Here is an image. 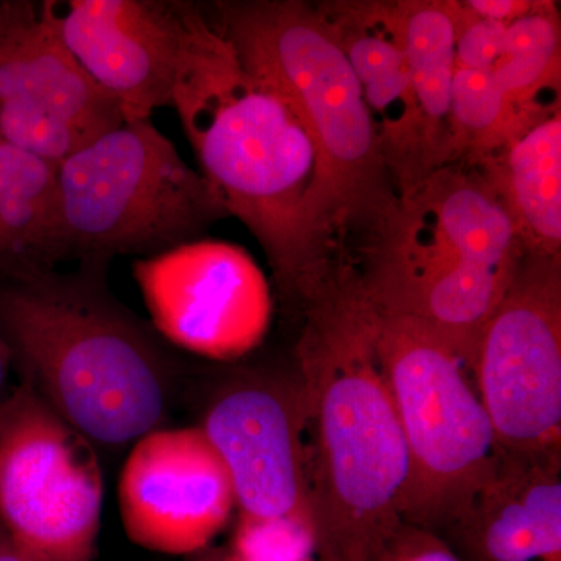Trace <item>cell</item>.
<instances>
[{"label":"cell","mask_w":561,"mask_h":561,"mask_svg":"<svg viewBox=\"0 0 561 561\" xmlns=\"http://www.w3.org/2000/svg\"><path fill=\"white\" fill-rule=\"evenodd\" d=\"M183 43L171 106L201 173L260 242L284 300L311 294L332 260L309 201L319 160L289 101L242 60L203 7L181 2Z\"/></svg>","instance_id":"obj_1"},{"label":"cell","mask_w":561,"mask_h":561,"mask_svg":"<svg viewBox=\"0 0 561 561\" xmlns=\"http://www.w3.org/2000/svg\"><path fill=\"white\" fill-rule=\"evenodd\" d=\"M297 345L316 538L373 552L402 522L409 453L376 342L378 313L339 260L301 302Z\"/></svg>","instance_id":"obj_2"},{"label":"cell","mask_w":561,"mask_h":561,"mask_svg":"<svg viewBox=\"0 0 561 561\" xmlns=\"http://www.w3.org/2000/svg\"><path fill=\"white\" fill-rule=\"evenodd\" d=\"M110 262L80 261L0 280V335L24 383L92 445L122 448L171 409L164 341L106 283Z\"/></svg>","instance_id":"obj_3"},{"label":"cell","mask_w":561,"mask_h":561,"mask_svg":"<svg viewBox=\"0 0 561 561\" xmlns=\"http://www.w3.org/2000/svg\"><path fill=\"white\" fill-rule=\"evenodd\" d=\"M360 251L354 272L376 311L430 328L471 371L527 250L482 173L451 162L400 195Z\"/></svg>","instance_id":"obj_4"},{"label":"cell","mask_w":561,"mask_h":561,"mask_svg":"<svg viewBox=\"0 0 561 561\" xmlns=\"http://www.w3.org/2000/svg\"><path fill=\"white\" fill-rule=\"evenodd\" d=\"M254 72L289 101L317 151L309 201L328 257L362 242L398 201L356 76L316 5L298 0H234L205 9Z\"/></svg>","instance_id":"obj_5"},{"label":"cell","mask_w":561,"mask_h":561,"mask_svg":"<svg viewBox=\"0 0 561 561\" xmlns=\"http://www.w3.org/2000/svg\"><path fill=\"white\" fill-rule=\"evenodd\" d=\"M58 191L62 262L154 256L231 217L151 121L122 122L70 154Z\"/></svg>","instance_id":"obj_6"},{"label":"cell","mask_w":561,"mask_h":561,"mask_svg":"<svg viewBox=\"0 0 561 561\" xmlns=\"http://www.w3.org/2000/svg\"><path fill=\"white\" fill-rule=\"evenodd\" d=\"M376 313L379 360L411 467L402 522L437 530L489 479L500 446L456 351L419 321Z\"/></svg>","instance_id":"obj_7"},{"label":"cell","mask_w":561,"mask_h":561,"mask_svg":"<svg viewBox=\"0 0 561 561\" xmlns=\"http://www.w3.org/2000/svg\"><path fill=\"white\" fill-rule=\"evenodd\" d=\"M102 508L95 446L22 382L0 401V527L28 561H92Z\"/></svg>","instance_id":"obj_8"},{"label":"cell","mask_w":561,"mask_h":561,"mask_svg":"<svg viewBox=\"0 0 561 561\" xmlns=\"http://www.w3.org/2000/svg\"><path fill=\"white\" fill-rule=\"evenodd\" d=\"M471 373L501 453H561V256L526 251Z\"/></svg>","instance_id":"obj_9"},{"label":"cell","mask_w":561,"mask_h":561,"mask_svg":"<svg viewBox=\"0 0 561 561\" xmlns=\"http://www.w3.org/2000/svg\"><path fill=\"white\" fill-rule=\"evenodd\" d=\"M122 122L62 41L54 2L0 0V138L60 165Z\"/></svg>","instance_id":"obj_10"},{"label":"cell","mask_w":561,"mask_h":561,"mask_svg":"<svg viewBox=\"0 0 561 561\" xmlns=\"http://www.w3.org/2000/svg\"><path fill=\"white\" fill-rule=\"evenodd\" d=\"M133 276L162 341L210 360L241 359L271 328V284L241 245L183 243L133 262Z\"/></svg>","instance_id":"obj_11"},{"label":"cell","mask_w":561,"mask_h":561,"mask_svg":"<svg viewBox=\"0 0 561 561\" xmlns=\"http://www.w3.org/2000/svg\"><path fill=\"white\" fill-rule=\"evenodd\" d=\"M117 500L127 537L169 556L205 549L238 508L230 476L198 426L160 427L133 443Z\"/></svg>","instance_id":"obj_12"},{"label":"cell","mask_w":561,"mask_h":561,"mask_svg":"<svg viewBox=\"0 0 561 561\" xmlns=\"http://www.w3.org/2000/svg\"><path fill=\"white\" fill-rule=\"evenodd\" d=\"M243 518L312 516L300 387L254 378L225 390L201 426Z\"/></svg>","instance_id":"obj_13"},{"label":"cell","mask_w":561,"mask_h":561,"mask_svg":"<svg viewBox=\"0 0 561 561\" xmlns=\"http://www.w3.org/2000/svg\"><path fill=\"white\" fill-rule=\"evenodd\" d=\"M54 16L84 72L119 106L124 122L171 106L179 72L181 2L69 0Z\"/></svg>","instance_id":"obj_14"},{"label":"cell","mask_w":561,"mask_h":561,"mask_svg":"<svg viewBox=\"0 0 561 561\" xmlns=\"http://www.w3.org/2000/svg\"><path fill=\"white\" fill-rule=\"evenodd\" d=\"M345 54L398 197L430 176L397 0L316 5Z\"/></svg>","instance_id":"obj_15"},{"label":"cell","mask_w":561,"mask_h":561,"mask_svg":"<svg viewBox=\"0 0 561 561\" xmlns=\"http://www.w3.org/2000/svg\"><path fill=\"white\" fill-rule=\"evenodd\" d=\"M434 531L463 561H561V453H501L489 479Z\"/></svg>","instance_id":"obj_16"},{"label":"cell","mask_w":561,"mask_h":561,"mask_svg":"<svg viewBox=\"0 0 561 561\" xmlns=\"http://www.w3.org/2000/svg\"><path fill=\"white\" fill-rule=\"evenodd\" d=\"M530 253L561 254V110L535 121L474 165Z\"/></svg>","instance_id":"obj_17"},{"label":"cell","mask_w":561,"mask_h":561,"mask_svg":"<svg viewBox=\"0 0 561 561\" xmlns=\"http://www.w3.org/2000/svg\"><path fill=\"white\" fill-rule=\"evenodd\" d=\"M60 262L58 165L0 138V278L35 275Z\"/></svg>","instance_id":"obj_18"},{"label":"cell","mask_w":561,"mask_h":561,"mask_svg":"<svg viewBox=\"0 0 561 561\" xmlns=\"http://www.w3.org/2000/svg\"><path fill=\"white\" fill-rule=\"evenodd\" d=\"M427 171L451 164L449 117L456 73L459 2L397 0Z\"/></svg>","instance_id":"obj_19"},{"label":"cell","mask_w":561,"mask_h":561,"mask_svg":"<svg viewBox=\"0 0 561 561\" xmlns=\"http://www.w3.org/2000/svg\"><path fill=\"white\" fill-rule=\"evenodd\" d=\"M491 73L505 98L524 113L542 114L560 106L540 102L548 92L560 98L561 21L556 3L537 0L530 13L508 25Z\"/></svg>","instance_id":"obj_20"},{"label":"cell","mask_w":561,"mask_h":561,"mask_svg":"<svg viewBox=\"0 0 561 561\" xmlns=\"http://www.w3.org/2000/svg\"><path fill=\"white\" fill-rule=\"evenodd\" d=\"M548 113L516 108L486 70L456 68L449 117L451 162L478 164Z\"/></svg>","instance_id":"obj_21"},{"label":"cell","mask_w":561,"mask_h":561,"mask_svg":"<svg viewBox=\"0 0 561 561\" xmlns=\"http://www.w3.org/2000/svg\"><path fill=\"white\" fill-rule=\"evenodd\" d=\"M228 561H316L312 516L253 519L239 516Z\"/></svg>","instance_id":"obj_22"},{"label":"cell","mask_w":561,"mask_h":561,"mask_svg":"<svg viewBox=\"0 0 561 561\" xmlns=\"http://www.w3.org/2000/svg\"><path fill=\"white\" fill-rule=\"evenodd\" d=\"M456 38V68L491 72L504 49L508 25L476 16L459 2Z\"/></svg>","instance_id":"obj_23"},{"label":"cell","mask_w":561,"mask_h":561,"mask_svg":"<svg viewBox=\"0 0 561 561\" xmlns=\"http://www.w3.org/2000/svg\"><path fill=\"white\" fill-rule=\"evenodd\" d=\"M371 561H463L437 531L401 522L373 552Z\"/></svg>","instance_id":"obj_24"},{"label":"cell","mask_w":561,"mask_h":561,"mask_svg":"<svg viewBox=\"0 0 561 561\" xmlns=\"http://www.w3.org/2000/svg\"><path fill=\"white\" fill-rule=\"evenodd\" d=\"M463 3L476 16L511 25L530 13L537 0H467Z\"/></svg>","instance_id":"obj_25"},{"label":"cell","mask_w":561,"mask_h":561,"mask_svg":"<svg viewBox=\"0 0 561 561\" xmlns=\"http://www.w3.org/2000/svg\"><path fill=\"white\" fill-rule=\"evenodd\" d=\"M316 561H371V556L362 546L316 538Z\"/></svg>","instance_id":"obj_26"},{"label":"cell","mask_w":561,"mask_h":561,"mask_svg":"<svg viewBox=\"0 0 561 561\" xmlns=\"http://www.w3.org/2000/svg\"><path fill=\"white\" fill-rule=\"evenodd\" d=\"M0 561H28L7 537L5 531L0 527Z\"/></svg>","instance_id":"obj_27"},{"label":"cell","mask_w":561,"mask_h":561,"mask_svg":"<svg viewBox=\"0 0 561 561\" xmlns=\"http://www.w3.org/2000/svg\"><path fill=\"white\" fill-rule=\"evenodd\" d=\"M11 362V354L9 346L0 335V394H2L3 387H5L7 378H9Z\"/></svg>","instance_id":"obj_28"},{"label":"cell","mask_w":561,"mask_h":561,"mask_svg":"<svg viewBox=\"0 0 561 561\" xmlns=\"http://www.w3.org/2000/svg\"><path fill=\"white\" fill-rule=\"evenodd\" d=\"M205 561H228V559H209V560H205Z\"/></svg>","instance_id":"obj_29"}]
</instances>
